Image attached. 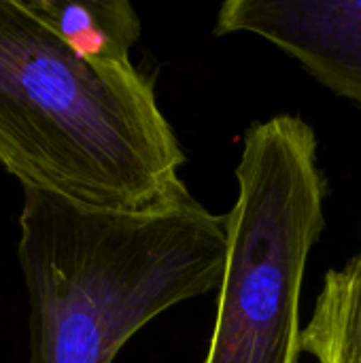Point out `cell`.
<instances>
[{"label":"cell","mask_w":361,"mask_h":363,"mask_svg":"<svg viewBox=\"0 0 361 363\" xmlns=\"http://www.w3.org/2000/svg\"><path fill=\"white\" fill-rule=\"evenodd\" d=\"M0 164L21 187L96 211L149 213L189 196L151 79L77 57L30 0H0Z\"/></svg>","instance_id":"6da1fadb"},{"label":"cell","mask_w":361,"mask_h":363,"mask_svg":"<svg viewBox=\"0 0 361 363\" xmlns=\"http://www.w3.org/2000/svg\"><path fill=\"white\" fill-rule=\"evenodd\" d=\"M226 249V215L191 194L160 211L111 213L23 187L28 363H113L157 315L217 289Z\"/></svg>","instance_id":"7a4b0ae2"},{"label":"cell","mask_w":361,"mask_h":363,"mask_svg":"<svg viewBox=\"0 0 361 363\" xmlns=\"http://www.w3.org/2000/svg\"><path fill=\"white\" fill-rule=\"evenodd\" d=\"M236 185L204 363H298L306 264L326 228L315 130L296 115L253 123Z\"/></svg>","instance_id":"3957f363"},{"label":"cell","mask_w":361,"mask_h":363,"mask_svg":"<svg viewBox=\"0 0 361 363\" xmlns=\"http://www.w3.org/2000/svg\"><path fill=\"white\" fill-rule=\"evenodd\" d=\"M255 34L361 106V0H228L215 34Z\"/></svg>","instance_id":"277c9868"},{"label":"cell","mask_w":361,"mask_h":363,"mask_svg":"<svg viewBox=\"0 0 361 363\" xmlns=\"http://www.w3.org/2000/svg\"><path fill=\"white\" fill-rule=\"evenodd\" d=\"M45 26L81 60L100 66L132 64L140 17L128 0H30Z\"/></svg>","instance_id":"5b68a950"},{"label":"cell","mask_w":361,"mask_h":363,"mask_svg":"<svg viewBox=\"0 0 361 363\" xmlns=\"http://www.w3.org/2000/svg\"><path fill=\"white\" fill-rule=\"evenodd\" d=\"M300 353L317 363H361V251L326 274L313 315L300 330Z\"/></svg>","instance_id":"8992f818"}]
</instances>
